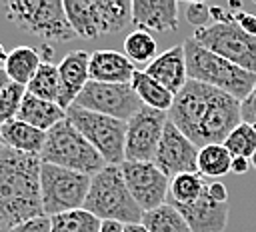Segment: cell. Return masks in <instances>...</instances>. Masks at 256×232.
Masks as SVG:
<instances>
[{
	"mask_svg": "<svg viewBox=\"0 0 256 232\" xmlns=\"http://www.w3.org/2000/svg\"><path fill=\"white\" fill-rule=\"evenodd\" d=\"M242 102L208 84L188 80L176 94L168 120L198 148L224 144L228 134L242 122Z\"/></svg>",
	"mask_w": 256,
	"mask_h": 232,
	"instance_id": "cell-1",
	"label": "cell"
},
{
	"mask_svg": "<svg viewBox=\"0 0 256 232\" xmlns=\"http://www.w3.org/2000/svg\"><path fill=\"white\" fill-rule=\"evenodd\" d=\"M40 160L86 176H94L106 166L102 154L82 136V132L68 118L48 130Z\"/></svg>",
	"mask_w": 256,
	"mask_h": 232,
	"instance_id": "cell-5",
	"label": "cell"
},
{
	"mask_svg": "<svg viewBox=\"0 0 256 232\" xmlns=\"http://www.w3.org/2000/svg\"><path fill=\"white\" fill-rule=\"evenodd\" d=\"M168 112L142 106L126 124V162H154Z\"/></svg>",
	"mask_w": 256,
	"mask_h": 232,
	"instance_id": "cell-11",
	"label": "cell"
},
{
	"mask_svg": "<svg viewBox=\"0 0 256 232\" xmlns=\"http://www.w3.org/2000/svg\"><path fill=\"white\" fill-rule=\"evenodd\" d=\"M72 106L128 122L144 104L132 84H104L90 80Z\"/></svg>",
	"mask_w": 256,
	"mask_h": 232,
	"instance_id": "cell-10",
	"label": "cell"
},
{
	"mask_svg": "<svg viewBox=\"0 0 256 232\" xmlns=\"http://www.w3.org/2000/svg\"><path fill=\"white\" fill-rule=\"evenodd\" d=\"M158 44L154 40V36L146 30H132L126 38H124V54L128 56V60L132 64H150L158 54Z\"/></svg>",
	"mask_w": 256,
	"mask_h": 232,
	"instance_id": "cell-29",
	"label": "cell"
},
{
	"mask_svg": "<svg viewBox=\"0 0 256 232\" xmlns=\"http://www.w3.org/2000/svg\"><path fill=\"white\" fill-rule=\"evenodd\" d=\"M4 148V142H2V136H0V150Z\"/></svg>",
	"mask_w": 256,
	"mask_h": 232,
	"instance_id": "cell-45",
	"label": "cell"
},
{
	"mask_svg": "<svg viewBox=\"0 0 256 232\" xmlns=\"http://www.w3.org/2000/svg\"><path fill=\"white\" fill-rule=\"evenodd\" d=\"M206 178L198 172H186L178 174L170 180V192H168V204H192L196 202L202 192L206 190Z\"/></svg>",
	"mask_w": 256,
	"mask_h": 232,
	"instance_id": "cell-26",
	"label": "cell"
},
{
	"mask_svg": "<svg viewBox=\"0 0 256 232\" xmlns=\"http://www.w3.org/2000/svg\"><path fill=\"white\" fill-rule=\"evenodd\" d=\"M192 38L210 52L256 74V38L244 32L236 22H212L194 30Z\"/></svg>",
	"mask_w": 256,
	"mask_h": 232,
	"instance_id": "cell-9",
	"label": "cell"
},
{
	"mask_svg": "<svg viewBox=\"0 0 256 232\" xmlns=\"http://www.w3.org/2000/svg\"><path fill=\"white\" fill-rule=\"evenodd\" d=\"M226 150L232 154V158H246L252 160L256 154V128L252 124L240 122L224 140Z\"/></svg>",
	"mask_w": 256,
	"mask_h": 232,
	"instance_id": "cell-31",
	"label": "cell"
},
{
	"mask_svg": "<svg viewBox=\"0 0 256 232\" xmlns=\"http://www.w3.org/2000/svg\"><path fill=\"white\" fill-rule=\"evenodd\" d=\"M198 152L200 148L168 120L154 156V164L172 180L178 174L198 172Z\"/></svg>",
	"mask_w": 256,
	"mask_h": 232,
	"instance_id": "cell-13",
	"label": "cell"
},
{
	"mask_svg": "<svg viewBox=\"0 0 256 232\" xmlns=\"http://www.w3.org/2000/svg\"><path fill=\"white\" fill-rule=\"evenodd\" d=\"M206 190H208V194H210L216 202H228V190H226V186H224L222 182L210 180V182L206 184Z\"/></svg>",
	"mask_w": 256,
	"mask_h": 232,
	"instance_id": "cell-37",
	"label": "cell"
},
{
	"mask_svg": "<svg viewBox=\"0 0 256 232\" xmlns=\"http://www.w3.org/2000/svg\"><path fill=\"white\" fill-rule=\"evenodd\" d=\"M26 90L42 100L48 102H58L60 100V72H58V64L44 60L42 66L38 68V72L34 74L32 82L26 86Z\"/></svg>",
	"mask_w": 256,
	"mask_h": 232,
	"instance_id": "cell-27",
	"label": "cell"
},
{
	"mask_svg": "<svg viewBox=\"0 0 256 232\" xmlns=\"http://www.w3.org/2000/svg\"><path fill=\"white\" fill-rule=\"evenodd\" d=\"M124 232H148V230L144 228V224H128L124 226Z\"/></svg>",
	"mask_w": 256,
	"mask_h": 232,
	"instance_id": "cell-41",
	"label": "cell"
},
{
	"mask_svg": "<svg viewBox=\"0 0 256 232\" xmlns=\"http://www.w3.org/2000/svg\"><path fill=\"white\" fill-rule=\"evenodd\" d=\"M6 58H8V54H6V50H4V44L0 42V64H4Z\"/></svg>",
	"mask_w": 256,
	"mask_h": 232,
	"instance_id": "cell-42",
	"label": "cell"
},
{
	"mask_svg": "<svg viewBox=\"0 0 256 232\" xmlns=\"http://www.w3.org/2000/svg\"><path fill=\"white\" fill-rule=\"evenodd\" d=\"M6 18L18 28L48 42H70L72 30L62 0H12L4 4Z\"/></svg>",
	"mask_w": 256,
	"mask_h": 232,
	"instance_id": "cell-6",
	"label": "cell"
},
{
	"mask_svg": "<svg viewBox=\"0 0 256 232\" xmlns=\"http://www.w3.org/2000/svg\"><path fill=\"white\" fill-rule=\"evenodd\" d=\"M50 224H52V232H100L102 228V220L96 218L86 208L52 216Z\"/></svg>",
	"mask_w": 256,
	"mask_h": 232,
	"instance_id": "cell-28",
	"label": "cell"
},
{
	"mask_svg": "<svg viewBox=\"0 0 256 232\" xmlns=\"http://www.w3.org/2000/svg\"><path fill=\"white\" fill-rule=\"evenodd\" d=\"M240 112H242V122L252 124V126L256 128V86H254L252 92L246 96V100H242Z\"/></svg>",
	"mask_w": 256,
	"mask_h": 232,
	"instance_id": "cell-35",
	"label": "cell"
},
{
	"mask_svg": "<svg viewBox=\"0 0 256 232\" xmlns=\"http://www.w3.org/2000/svg\"><path fill=\"white\" fill-rule=\"evenodd\" d=\"M236 24L244 30V32H248L250 36H254L256 38V16L254 14H248V12H236Z\"/></svg>",
	"mask_w": 256,
	"mask_h": 232,
	"instance_id": "cell-36",
	"label": "cell"
},
{
	"mask_svg": "<svg viewBox=\"0 0 256 232\" xmlns=\"http://www.w3.org/2000/svg\"><path fill=\"white\" fill-rule=\"evenodd\" d=\"M186 20L198 30V28H204L208 24H212V12H210V6L204 4V2H190L186 6Z\"/></svg>",
	"mask_w": 256,
	"mask_h": 232,
	"instance_id": "cell-33",
	"label": "cell"
},
{
	"mask_svg": "<svg viewBox=\"0 0 256 232\" xmlns=\"http://www.w3.org/2000/svg\"><path fill=\"white\" fill-rule=\"evenodd\" d=\"M188 222L192 232H224L228 226V202H216L208 190L192 204H172Z\"/></svg>",
	"mask_w": 256,
	"mask_h": 232,
	"instance_id": "cell-14",
	"label": "cell"
},
{
	"mask_svg": "<svg viewBox=\"0 0 256 232\" xmlns=\"http://www.w3.org/2000/svg\"><path fill=\"white\" fill-rule=\"evenodd\" d=\"M10 232H52V224L48 216H38V218H32V220H26L14 226Z\"/></svg>",
	"mask_w": 256,
	"mask_h": 232,
	"instance_id": "cell-34",
	"label": "cell"
},
{
	"mask_svg": "<svg viewBox=\"0 0 256 232\" xmlns=\"http://www.w3.org/2000/svg\"><path fill=\"white\" fill-rule=\"evenodd\" d=\"M96 38L114 36L132 22V2L128 0H90Z\"/></svg>",
	"mask_w": 256,
	"mask_h": 232,
	"instance_id": "cell-19",
	"label": "cell"
},
{
	"mask_svg": "<svg viewBox=\"0 0 256 232\" xmlns=\"http://www.w3.org/2000/svg\"><path fill=\"white\" fill-rule=\"evenodd\" d=\"M142 224L148 232H192L184 216L168 202L150 212H144Z\"/></svg>",
	"mask_w": 256,
	"mask_h": 232,
	"instance_id": "cell-25",
	"label": "cell"
},
{
	"mask_svg": "<svg viewBox=\"0 0 256 232\" xmlns=\"http://www.w3.org/2000/svg\"><path fill=\"white\" fill-rule=\"evenodd\" d=\"M182 44L186 50V66H188L190 80L218 88L240 102L246 100V96L256 86V74L210 52L208 48L198 44L192 36L186 38Z\"/></svg>",
	"mask_w": 256,
	"mask_h": 232,
	"instance_id": "cell-3",
	"label": "cell"
},
{
	"mask_svg": "<svg viewBox=\"0 0 256 232\" xmlns=\"http://www.w3.org/2000/svg\"><path fill=\"white\" fill-rule=\"evenodd\" d=\"M64 10L68 16V22L78 38L94 40V24H92V10L90 0H64Z\"/></svg>",
	"mask_w": 256,
	"mask_h": 232,
	"instance_id": "cell-30",
	"label": "cell"
},
{
	"mask_svg": "<svg viewBox=\"0 0 256 232\" xmlns=\"http://www.w3.org/2000/svg\"><path fill=\"white\" fill-rule=\"evenodd\" d=\"M66 118L102 154L106 164L120 166L126 162V122L78 106H70L66 110Z\"/></svg>",
	"mask_w": 256,
	"mask_h": 232,
	"instance_id": "cell-8",
	"label": "cell"
},
{
	"mask_svg": "<svg viewBox=\"0 0 256 232\" xmlns=\"http://www.w3.org/2000/svg\"><path fill=\"white\" fill-rule=\"evenodd\" d=\"M232 154L224 144H208L198 152V174L210 180H218L232 172Z\"/></svg>",
	"mask_w": 256,
	"mask_h": 232,
	"instance_id": "cell-24",
	"label": "cell"
},
{
	"mask_svg": "<svg viewBox=\"0 0 256 232\" xmlns=\"http://www.w3.org/2000/svg\"><path fill=\"white\" fill-rule=\"evenodd\" d=\"M52 48L46 46L44 52L32 48V46H16L12 48V52H8V58L4 62V70L8 74V78L16 84H22V86H28L34 78V74L38 72V68L42 66L44 58L42 54L50 60L52 56Z\"/></svg>",
	"mask_w": 256,
	"mask_h": 232,
	"instance_id": "cell-20",
	"label": "cell"
},
{
	"mask_svg": "<svg viewBox=\"0 0 256 232\" xmlns=\"http://www.w3.org/2000/svg\"><path fill=\"white\" fill-rule=\"evenodd\" d=\"M58 72H60V100H58V104L64 110H68L76 102L80 92L86 88V84L90 82V54L86 50L68 52L60 60Z\"/></svg>",
	"mask_w": 256,
	"mask_h": 232,
	"instance_id": "cell-15",
	"label": "cell"
},
{
	"mask_svg": "<svg viewBox=\"0 0 256 232\" xmlns=\"http://www.w3.org/2000/svg\"><path fill=\"white\" fill-rule=\"evenodd\" d=\"M10 230H12V228H10V226L0 218V232H10Z\"/></svg>",
	"mask_w": 256,
	"mask_h": 232,
	"instance_id": "cell-43",
	"label": "cell"
},
{
	"mask_svg": "<svg viewBox=\"0 0 256 232\" xmlns=\"http://www.w3.org/2000/svg\"><path fill=\"white\" fill-rule=\"evenodd\" d=\"M24 96H26V86L16 84V82H10L2 90V94H0V128L18 118Z\"/></svg>",
	"mask_w": 256,
	"mask_h": 232,
	"instance_id": "cell-32",
	"label": "cell"
},
{
	"mask_svg": "<svg viewBox=\"0 0 256 232\" xmlns=\"http://www.w3.org/2000/svg\"><path fill=\"white\" fill-rule=\"evenodd\" d=\"M130 84L144 106L160 112H170L176 96L168 88H164L158 80H154L150 74H146V70H136Z\"/></svg>",
	"mask_w": 256,
	"mask_h": 232,
	"instance_id": "cell-23",
	"label": "cell"
},
{
	"mask_svg": "<svg viewBox=\"0 0 256 232\" xmlns=\"http://www.w3.org/2000/svg\"><path fill=\"white\" fill-rule=\"evenodd\" d=\"M46 134L48 132L38 130L18 118L0 128V136H2V142L6 148H12L22 154H30V156L42 154L44 144H46Z\"/></svg>",
	"mask_w": 256,
	"mask_h": 232,
	"instance_id": "cell-22",
	"label": "cell"
},
{
	"mask_svg": "<svg viewBox=\"0 0 256 232\" xmlns=\"http://www.w3.org/2000/svg\"><path fill=\"white\" fill-rule=\"evenodd\" d=\"M146 74L158 80L164 88H168L174 96L188 84V66H186V50L184 44H176L164 52H160L148 66Z\"/></svg>",
	"mask_w": 256,
	"mask_h": 232,
	"instance_id": "cell-17",
	"label": "cell"
},
{
	"mask_svg": "<svg viewBox=\"0 0 256 232\" xmlns=\"http://www.w3.org/2000/svg\"><path fill=\"white\" fill-rule=\"evenodd\" d=\"M120 168L130 194L144 212L168 202L170 178L154 162H124Z\"/></svg>",
	"mask_w": 256,
	"mask_h": 232,
	"instance_id": "cell-12",
	"label": "cell"
},
{
	"mask_svg": "<svg viewBox=\"0 0 256 232\" xmlns=\"http://www.w3.org/2000/svg\"><path fill=\"white\" fill-rule=\"evenodd\" d=\"M84 208L102 222H120L124 226L142 224L144 216V210L138 206L124 182L122 168L114 164H106L92 176Z\"/></svg>",
	"mask_w": 256,
	"mask_h": 232,
	"instance_id": "cell-4",
	"label": "cell"
},
{
	"mask_svg": "<svg viewBox=\"0 0 256 232\" xmlns=\"http://www.w3.org/2000/svg\"><path fill=\"white\" fill-rule=\"evenodd\" d=\"M132 24L146 32H174L178 28V2L174 0H134Z\"/></svg>",
	"mask_w": 256,
	"mask_h": 232,
	"instance_id": "cell-16",
	"label": "cell"
},
{
	"mask_svg": "<svg viewBox=\"0 0 256 232\" xmlns=\"http://www.w3.org/2000/svg\"><path fill=\"white\" fill-rule=\"evenodd\" d=\"M100 232H124V224H120V222H102Z\"/></svg>",
	"mask_w": 256,
	"mask_h": 232,
	"instance_id": "cell-39",
	"label": "cell"
},
{
	"mask_svg": "<svg viewBox=\"0 0 256 232\" xmlns=\"http://www.w3.org/2000/svg\"><path fill=\"white\" fill-rule=\"evenodd\" d=\"M136 68L126 54L116 50H96L90 54V80L104 84H130Z\"/></svg>",
	"mask_w": 256,
	"mask_h": 232,
	"instance_id": "cell-18",
	"label": "cell"
},
{
	"mask_svg": "<svg viewBox=\"0 0 256 232\" xmlns=\"http://www.w3.org/2000/svg\"><path fill=\"white\" fill-rule=\"evenodd\" d=\"M10 82H12V80L8 78L6 70H4V68H0V94H2V90H4V88H6L8 84H10Z\"/></svg>",
	"mask_w": 256,
	"mask_h": 232,
	"instance_id": "cell-40",
	"label": "cell"
},
{
	"mask_svg": "<svg viewBox=\"0 0 256 232\" xmlns=\"http://www.w3.org/2000/svg\"><path fill=\"white\" fill-rule=\"evenodd\" d=\"M40 156L0 150V218L10 226L44 216L40 194Z\"/></svg>",
	"mask_w": 256,
	"mask_h": 232,
	"instance_id": "cell-2",
	"label": "cell"
},
{
	"mask_svg": "<svg viewBox=\"0 0 256 232\" xmlns=\"http://www.w3.org/2000/svg\"><path fill=\"white\" fill-rule=\"evenodd\" d=\"M18 120L38 128V130H52L58 122L66 120V110L58 104V102H48V100H42L34 94H30L26 90V96L22 100V106H20V112H18Z\"/></svg>",
	"mask_w": 256,
	"mask_h": 232,
	"instance_id": "cell-21",
	"label": "cell"
},
{
	"mask_svg": "<svg viewBox=\"0 0 256 232\" xmlns=\"http://www.w3.org/2000/svg\"><path fill=\"white\" fill-rule=\"evenodd\" d=\"M250 162H252V168H254V170H256V154H254V156H252V160H250Z\"/></svg>",
	"mask_w": 256,
	"mask_h": 232,
	"instance_id": "cell-44",
	"label": "cell"
},
{
	"mask_svg": "<svg viewBox=\"0 0 256 232\" xmlns=\"http://www.w3.org/2000/svg\"><path fill=\"white\" fill-rule=\"evenodd\" d=\"M92 176L66 170L54 164L42 162L40 168V194H42V212L52 218L70 210L84 208Z\"/></svg>",
	"mask_w": 256,
	"mask_h": 232,
	"instance_id": "cell-7",
	"label": "cell"
},
{
	"mask_svg": "<svg viewBox=\"0 0 256 232\" xmlns=\"http://www.w3.org/2000/svg\"><path fill=\"white\" fill-rule=\"evenodd\" d=\"M250 166H252V162H250V160H246V158H234V160H232V172H234L236 176L246 174Z\"/></svg>",
	"mask_w": 256,
	"mask_h": 232,
	"instance_id": "cell-38",
	"label": "cell"
}]
</instances>
